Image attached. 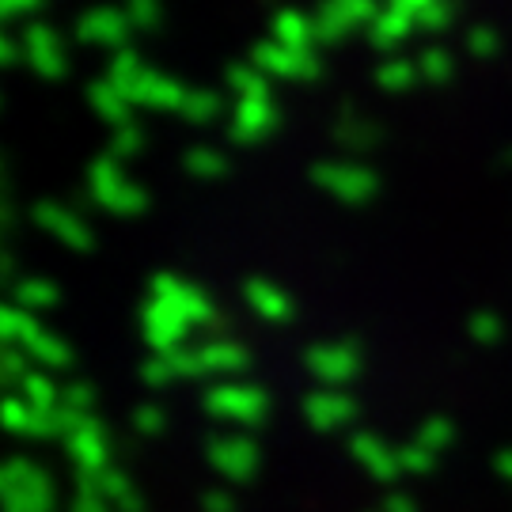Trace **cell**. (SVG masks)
Instances as JSON below:
<instances>
[{"instance_id": "cell-1", "label": "cell", "mask_w": 512, "mask_h": 512, "mask_svg": "<svg viewBox=\"0 0 512 512\" xmlns=\"http://www.w3.org/2000/svg\"><path fill=\"white\" fill-rule=\"evenodd\" d=\"M84 179H88V190H92V198L103 209L110 213H122V217H133V213H141L145 209V190L126 179V171L122 164L114 160V156H95L88 171H84Z\"/></svg>"}, {"instance_id": "cell-2", "label": "cell", "mask_w": 512, "mask_h": 512, "mask_svg": "<svg viewBox=\"0 0 512 512\" xmlns=\"http://www.w3.org/2000/svg\"><path fill=\"white\" fill-rule=\"evenodd\" d=\"M311 179L315 186H323L327 194L342 198V202H361L372 194L376 186V175L365 171L361 164H349V160H327V164H315L311 167Z\"/></svg>"}, {"instance_id": "cell-3", "label": "cell", "mask_w": 512, "mask_h": 512, "mask_svg": "<svg viewBox=\"0 0 512 512\" xmlns=\"http://www.w3.org/2000/svg\"><path fill=\"white\" fill-rule=\"evenodd\" d=\"M251 61H255L266 76H277V80H304V76L319 73V57L304 54V50H289V46H281L277 38L258 42Z\"/></svg>"}, {"instance_id": "cell-4", "label": "cell", "mask_w": 512, "mask_h": 512, "mask_svg": "<svg viewBox=\"0 0 512 512\" xmlns=\"http://www.w3.org/2000/svg\"><path fill=\"white\" fill-rule=\"evenodd\" d=\"M19 50L27 54V65L38 76H46V80H57V76L69 73V57L57 42L54 27H46V23H31L19 38Z\"/></svg>"}, {"instance_id": "cell-5", "label": "cell", "mask_w": 512, "mask_h": 512, "mask_svg": "<svg viewBox=\"0 0 512 512\" xmlns=\"http://www.w3.org/2000/svg\"><path fill=\"white\" fill-rule=\"evenodd\" d=\"M129 19L122 8H110V4H95L88 12H80L76 19V38L80 42H95V46H114L122 50L129 46Z\"/></svg>"}, {"instance_id": "cell-6", "label": "cell", "mask_w": 512, "mask_h": 512, "mask_svg": "<svg viewBox=\"0 0 512 512\" xmlns=\"http://www.w3.org/2000/svg\"><path fill=\"white\" fill-rule=\"evenodd\" d=\"M190 88L179 84L175 76L156 73V69H145L133 84L126 88V99L133 107H156V110H183Z\"/></svg>"}, {"instance_id": "cell-7", "label": "cell", "mask_w": 512, "mask_h": 512, "mask_svg": "<svg viewBox=\"0 0 512 512\" xmlns=\"http://www.w3.org/2000/svg\"><path fill=\"white\" fill-rule=\"evenodd\" d=\"M277 118H281V114H277L274 99H236L228 137H232V141H239V145L262 141V137L277 126Z\"/></svg>"}, {"instance_id": "cell-8", "label": "cell", "mask_w": 512, "mask_h": 512, "mask_svg": "<svg viewBox=\"0 0 512 512\" xmlns=\"http://www.w3.org/2000/svg\"><path fill=\"white\" fill-rule=\"evenodd\" d=\"M270 31L281 46H289V50H304V54H315V46H319V38H315V19L304 16V12H296V8H281L270 23Z\"/></svg>"}, {"instance_id": "cell-9", "label": "cell", "mask_w": 512, "mask_h": 512, "mask_svg": "<svg viewBox=\"0 0 512 512\" xmlns=\"http://www.w3.org/2000/svg\"><path fill=\"white\" fill-rule=\"evenodd\" d=\"M88 103H92V110L103 118V122H107L110 129L133 122V103L126 99V92H122V88H114V84H110L107 76L88 84Z\"/></svg>"}, {"instance_id": "cell-10", "label": "cell", "mask_w": 512, "mask_h": 512, "mask_svg": "<svg viewBox=\"0 0 512 512\" xmlns=\"http://www.w3.org/2000/svg\"><path fill=\"white\" fill-rule=\"evenodd\" d=\"M35 220L46 232H54L57 239H65V243H73V247H84V243H88V228L80 224V217H76L73 209H65L61 202H38Z\"/></svg>"}, {"instance_id": "cell-11", "label": "cell", "mask_w": 512, "mask_h": 512, "mask_svg": "<svg viewBox=\"0 0 512 512\" xmlns=\"http://www.w3.org/2000/svg\"><path fill=\"white\" fill-rule=\"evenodd\" d=\"M224 84L232 88L236 99H270V76L262 73L255 61H236V65H228Z\"/></svg>"}, {"instance_id": "cell-12", "label": "cell", "mask_w": 512, "mask_h": 512, "mask_svg": "<svg viewBox=\"0 0 512 512\" xmlns=\"http://www.w3.org/2000/svg\"><path fill=\"white\" fill-rule=\"evenodd\" d=\"M183 167L194 179H217V175L228 171V160H224V152H217V148L194 145L183 152Z\"/></svg>"}, {"instance_id": "cell-13", "label": "cell", "mask_w": 512, "mask_h": 512, "mask_svg": "<svg viewBox=\"0 0 512 512\" xmlns=\"http://www.w3.org/2000/svg\"><path fill=\"white\" fill-rule=\"evenodd\" d=\"M414 31V23L410 19H403L399 12H391V8H380V16L368 23V35H372V42L376 46H395V42H403L406 35Z\"/></svg>"}, {"instance_id": "cell-14", "label": "cell", "mask_w": 512, "mask_h": 512, "mask_svg": "<svg viewBox=\"0 0 512 512\" xmlns=\"http://www.w3.org/2000/svg\"><path fill=\"white\" fill-rule=\"evenodd\" d=\"M148 65H145V57L137 54L133 46H122V50H114V57H110V65H107V80L114 84V88H122L126 92L129 84L137 80V76L145 73Z\"/></svg>"}, {"instance_id": "cell-15", "label": "cell", "mask_w": 512, "mask_h": 512, "mask_svg": "<svg viewBox=\"0 0 512 512\" xmlns=\"http://www.w3.org/2000/svg\"><path fill=\"white\" fill-rule=\"evenodd\" d=\"M220 95L213 92V88H190V95H186V103H183V114L186 122H194V126H205V122H213L220 114Z\"/></svg>"}, {"instance_id": "cell-16", "label": "cell", "mask_w": 512, "mask_h": 512, "mask_svg": "<svg viewBox=\"0 0 512 512\" xmlns=\"http://www.w3.org/2000/svg\"><path fill=\"white\" fill-rule=\"evenodd\" d=\"M141 145H145V129L137 126V122H126V126H118L114 133H110L107 156H114V160L122 164V160H129V156H137Z\"/></svg>"}, {"instance_id": "cell-17", "label": "cell", "mask_w": 512, "mask_h": 512, "mask_svg": "<svg viewBox=\"0 0 512 512\" xmlns=\"http://www.w3.org/2000/svg\"><path fill=\"white\" fill-rule=\"evenodd\" d=\"M376 80H380V88H387V92H406L418 80V65L414 61H384Z\"/></svg>"}, {"instance_id": "cell-18", "label": "cell", "mask_w": 512, "mask_h": 512, "mask_svg": "<svg viewBox=\"0 0 512 512\" xmlns=\"http://www.w3.org/2000/svg\"><path fill=\"white\" fill-rule=\"evenodd\" d=\"M126 19L133 31H152L160 19H164V8H160V0H126Z\"/></svg>"}, {"instance_id": "cell-19", "label": "cell", "mask_w": 512, "mask_h": 512, "mask_svg": "<svg viewBox=\"0 0 512 512\" xmlns=\"http://www.w3.org/2000/svg\"><path fill=\"white\" fill-rule=\"evenodd\" d=\"M16 57H19V46L12 42V35H4V31H0V69H8Z\"/></svg>"}, {"instance_id": "cell-20", "label": "cell", "mask_w": 512, "mask_h": 512, "mask_svg": "<svg viewBox=\"0 0 512 512\" xmlns=\"http://www.w3.org/2000/svg\"><path fill=\"white\" fill-rule=\"evenodd\" d=\"M8 4H12V16H16V12H38V8H42V0H8Z\"/></svg>"}, {"instance_id": "cell-21", "label": "cell", "mask_w": 512, "mask_h": 512, "mask_svg": "<svg viewBox=\"0 0 512 512\" xmlns=\"http://www.w3.org/2000/svg\"><path fill=\"white\" fill-rule=\"evenodd\" d=\"M4 16H12V4H8V0H0V19Z\"/></svg>"}]
</instances>
